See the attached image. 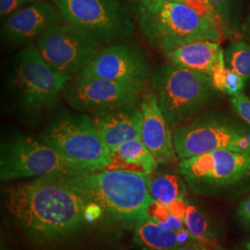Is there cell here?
<instances>
[{"instance_id":"1","label":"cell","mask_w":250,"mask_h":250,"mask_svg":"<svg viewBox=\"0 0 250 250\" xmlns=\"http://www.w3.org/2000/svg\"><path fill=\"white\" fill-rule=\"evenodd\" d=\"M5 206L33 241H62L103 211L71 185L66 175H48L5 189Z\"/></svg>"},{"instance_id":"2","label":"cell","mask_w":250,"mask_h":250,"mask_svg":"<svg viewBox=\"0 0 250 250\" xmlns=\"http://www.w3.org/2000/svg\"><path fill=\"white\" fill-rule=\"evenodd\" d=\"M72 76L53 70L36 44H30L5 62L3 107L10 116L36 126L56 107Z\"/></svg>"},{"instance_id":"3","label":"cell","mask_w":250,"mask_h":250,"mask_svg":"<svg viewBox=\"0 0 250 250\" xmlns=\"http://www.w3.org/2000/svg\"><path fill=\"white\" fill-rule=\"evenodd\" d=\"M71 185L114 219L134 224L147 218L154 201L147 175L130 170L105 169L66 176Z\"/></svg>"},{"instance_id":"4","label":"cell","mask_w":250,"mask_h":250,"mask_svg":"<svg viewBox=\"0 0 250 250\" xmlns=\"http://www.w3.org/2000/svg\"><path fill=\"white\" fill-rule=\"evenodd\" d=\"M138 21L149 45L164 55L198 40H221L216 22L183 3L163 0L158 9L141 13Z\"/></svg>"},{"instance_id":"5","label":"cell","mask_w":250,"mask_h":250,"mask_svg":"<svg viewBox=\"0 0 250 250\" xmlns=\"http://www.w3.org/2000/svg\"><path fill=\"white\" fill-rule=\"evenodd\" d=\"M152 91L170 127L192 121L216 89L211 77L175 64H165L154 71Z\"/></svg>"},{"instance_id":"6","label":"cell","mask_w":250,"mask_h":250,"mask_svg":"<svg viewBox=\"0 0 250 250\" xmlns=\"http://www.w3.org/2000/svg\"><path fill=\"white\" fill-rule=\"evenodd\" d=\"M89 170L68 160L40 139L20 131L2 137L0 143V179L9 182L48 175H74Z\"/></svg>"},{"instance_id":"7","label":"cell","mask_w":250,"mask_h":250,"mask_svg":"<svg viewBox=\"0 0 250 250\" xmlns=\"http://www.w3.org/2000/svg\"><path fill=\"white\" fill-rule=\"evenodd\" d=\"M39 139L89 171L105 170L111 164L110 150L85 112H61L45 126Z\"/></svg>"},{"instance_id":"8","label":"cell","mask_w":250,"mask_h":250,"mask_svg":"<svg viewBox=\"0 0 250 250\" xmlns=\"http://www.w3.org/2000/svg\"><path fill=\"white\" fill-rule=\"evenodd\" d=\"M177 167L192 193L216 196L250 178V152L219 149L179 161Z\"/></svg>"},{"instance_id":"9","label":"cell","mask_w":250,"mask_h":250,"mask_svg":"<svg viewBox=\"0 0 250 250\" xmlns=\"http://www.w3.org/2000/svg\"><path fill=\"white\" fill-rule=\"evenodd\" d=\"M64 21L94 37L100 45L127 43L135 27L131 13L116 0H53Z\"/></svg>"},{"instance_id":"10","label":"cell","mask_w":250,"mask_h":250,"mask_svg":"<svg viewBox=\"0 0 250 250\" xmlns=\"http://www.w3.org/2000/svg\"><path fill=\"white\" fill-rule=\"evenodd\" d=\"M172 134L178 161L219 149L250 152V134L244 127L211 114L195 117Z\"/></svg>"},{"instance_id":"11","label":"cell","mask_w":250,"mask_h":250,"mask_svg":"<svg viewBox=\"0 0 250 250\" xmlns=\"http://www.w3.org/2000/svg\"><path fill=\"white\" fill-rule=\"evenodd\" d=\"M35 44L53 70L70 76H76L100 49L94 37L66 21L46 30Z\"/></svg>"},{"instance_id":"12","label":"cell","mask_w":250,"mask_h":250,"mask_svg":"<svg viewBox=\"0 0 250 250\" xmlns=\"http://www.w3.org/2000/svg\"><path fill=\"white\" fill-rule=\"evenodd\" d=\"M148 83L75 76L66 84L62 98L78 112H94L102 108L139 102Z\"/></svg>"},{"instance_id":"13","label":"cell","mask_w":250,"mask_h":250,"mask_svg":"<svg viewBox=\"0 0 250 250\" xmlns=\"http://www.w3.org/2000/svg\"><path fill=\"white\" fill-rule=\"evenodd\" d=\"M151 61L140 46L127 43L105 45L76 76L148 83Z\"/></svg>"},{"instance_id":"14","label":"cell","mask_w":250,"mask_h":250,"mask_svg":"<svg viewBox=\"0 0 250 250\" xmlns=\"http://www.w3.org/2000/svg\"><path fill=\"white\" fill-rule=\"evenodd\" d=\"M65 22L57 6L37 1L5 20L1 27V41L6 48H20L36 43L46 30Z\"/></svg>"},{"instance_id":"15","label":"cell","mask_w":250,"mask_h":250,"mask_svg":"<svg viewBox=\"0 0 250 250\" xmlns=\"http://www.w3.org/2000/svg\"><path fill=\"white\" fill-rule=\"evenodd\" d=\"M92 120L110 151L126 141L141 138L143 114L140 101L94 111Z\"/></svg>"},{"instance_id":"16","label":"cell","mask_w":250,"mask_h":250,"mask_svg":"<svg viewBox=\"0 0 250 250\" xmlns=\"http://www.w3.org/2000/svg\"><path fill=\"white\" fill-rule=\"evenodd\" d=\"M143 114L141 140L160 165H171L178 161L170 125L153 91H146L140 100Z\"/></svg>"},{"instance_id":"17","label":"cell","mask_w":250,"mask_h":250,"mask_svg":"<svg viewBox=\"0 0 250 250\" xmlns=\"http://www.w3.org/2000/svg\"><path fill=\"white\" fill-rule=\"evenodd\" d=\"M222 52L219 42L198 40L182 45L165 56L170 63L210 76Z\"/></svg>"},{"instance_id":"18","label":"cell","mask_w":250,"mask_h":250,"mask_svg":"<svg viewBox=\"0 0 250 250\" xmlns=\"http://www.w3.org/2000/svg\"><path fill=\"white\" fill-rule=\"evenodd\" d=\"M196 239L188 229H168L148 218L135 224L134 240L145 250H182Z\"/></svg>"},{"instance_id":"19","label":"cell","mask_w":250,"mask_h":250,"mask_svg":"<svg viewBox=\"0 0 250 250\" xmlns=\"http://www.w3.org/2000/svg\"><path fill=\"white\" fill-rule=\"evenodd\" d=\"M111 164L107 169L130 170L149 175L160 166L141 138L119 145L110 151Z\"/></svg>"},{"instance_id":"20","label":"cell","mask_w":250,"mask_h":250,"mask_svg":"<svg viewBox=\"0 0 250 250\" xmlns=\"http://www.w3.org/2000/svg\"><path fill=\"white\" fill-rule=\"evenodd\" d=\"M147 186L153 199L162 204L185 200L188 195V185L179 170H159L158 168L147 175Z\"/></svg>"},{"instance_id":"21","label":"cell","mask_w":250,"mask_h":250,"mask_svg":"<svg viewBox=\"0 0 250 250\" xmlns=\"http://www.w3.org/2000/svg\"><path fill=\"white\" fill-rule=\"evenodd\" d=\"M186 228L197 240L216 242L221 236V229L211 217L199 206L187 199Z\"/></svg>"},{"instance_id":"22","label":"cell","mask_w":250,"mask_h":250,"mask_svg":"<svg viewBox=\"0 0 250 250\" xmlns=\"http://www.w3.org/2000/svg\"><path fill=\"white\" fill-rule=\"evenodd\" d=\"M187 199L176 200L170 204H162L154 200L147 208V218L161 226L181 230L186 228Z\"/></svg>"},{"instance_id":"23","label":"cell","mask_w":250,"mask_h":250,"mask_svg":"<svg viewBox=\"0 0 250 250\" xmlns=\"http://www.w3.org/2000/svg\"><path fill=\"white\" fill-rule=\"evenodd\" d=\"M226 68L238 73L244 80L250 79V45L235 42L230 45L224 57Z\"/></svg>"},{"instance_id":"24","label":"cell","mask_w":250,"mask_h":250,"mask_svg":"<svg viewBox=\"0 0 250 250\" xmlns=\"http://www.w3.org/2000/svg\"><path fill=\"white\" fill-rule=\"evenodd\" d=\"M169 1L186 4L189 7L196 9L206 18L216 22L219 27L221 24H223L222 19L219 16L217 11L215 10L213 6L209 2V0H169Z\"/></svg>"},{"instance_id":"25","label":"cell","mask_w":250,"mask_h":250,"mask_svg":"<svg viewBox=\"0 0 250 250\" xmlns=\"http://www.w3.org/2000/svg\"><path fill=\"white\" fill-rule=\"evenodd\" d=\"M226 75H227V68L225 65L224 52L221 53L219 62L216 64L212 74L210 75L212 83L216 89L222 92H226Z\"/></svg>"},{"instance_id":"26","label":"cell","mask_w":250,"mask_h":250,"mask_svg":"<svg viewBox=\"0 0 250 250\" xmlns=\"http://www.w3.org/2000/svg\"><path fill=\"white\" fill-rule=\"evenodd\" d=\"M246 81L241 76L232 72V70L227 68V75H226V92L228 95L234 97L236 95L241 94L242 90L244 89Z\"/></svg>"},{"instance_id":"27","label":"cell","mask_w":250,"mask_h":250,"mask_svg":"<svg viewBox=\"0 0 250 250\" xmlns=\"http://www.w3.org/2000/svg\"><path fill=\"white\" fill-rule=\"evenodd\" d=\"M232 106L242 119L250 125V99L244 94L232 97Z\"/></svg>"},{"instance_id":"28","label":"cell","mask_w":250,"mask_h":250,"mask_svg":"<svg viewBox=\"0 0 250 250\" xmlns=\"http://www.w3.org/2000/svg\"><path fill=\"white\" fill-rule=\"evenodd\" d=\"M134 9L137 16L141 13L148 10H155L158 9L163 0H126Z\"/></svg>"},{"instance_id":"29","label":"cell","mask_w":250,"mask_h":250,"mask_svg":"<svg viewBox=\"0 0 250 250\" xmlns=\"http://www.w3.org/2000/svg\"><path fill=\"white\" fill-rule=\"evenodd\" d=\"M236 219L245 230L250 231V197L242 201L237 207Z\"/></svg>"},{"instance_id":"30","label":"cell","mask_w":250,"mask_h":250,"mask_svg":"<svg viewBox=\"0 0 250 250\" xmlns=\"http://www.w3.org/2000/svg\"><path fill=\"white\" fill-rule=\"evenodd\" d=\"M23 5L21 0H0V14L1 18L6 19L18 11Z\"/></svg>"},{"instance_id":"31","label":"cell","mask_w":250,"mask_h":250,"mask_svg":"<svg viewBox=\"0 0 250 250\" xmlns=\"http://www.w3.org/2000/svg\"><path fill=\"white\" fill-rule=\"evenodd\" d=\"M215 10L222 19V21L226 23L230 21V0H209Z\"/></svg>"},{"instance_id":"32","label":"cell","mask_w":250,"mask_h":250,"mask_svg":"<svg viewBox=\"0 0 250 250\" xmlns=\"http://www.w3.org/2000/svg\"><path fill=\"white\" fill-rule=\"evenodd\" d=\"M182 250H226L222 247L218 246L216 242L201 241V240H194L188 243Z\"/></svg>"},{"instance_id":"33","label":"cell","mask_w":250,"mask_h":250,"mask_svg":"<svg viewBox=\"0 0 250 250\" xmlns=\"http://www.w3.org/2000/svg\"><path fill=\"white\" fill-rule=\"evenodd\" d=\"M23 4H27V3H35L37 1H40V0H21Z\"/></svg>"},{"instance_id":"34","label":"cell","mask_w":250,"mask_h":250,"mask_svg":"<svg viewBox=\"0 0 250 250\" xmlns=\"http://www.w3.org/2000/svg\"><path fill=\"white\" fill-rule=\"evenodd\" d=\"M246 248H247V250H250V241L246 243Z\"/></svg>"},{"instance_id":"35","label":"cell","mask_w":250,"mask_h":250,"mask_svg":"<svg viewBox=\"0 0 250 250\" xmlns=\"http://www.w3.org/2000/svg\"><path fill=\"white\" fill-rule=\"evenodd\" d=\"M143 250H145V249H144Z\"/></svg>"}]
</instances>
